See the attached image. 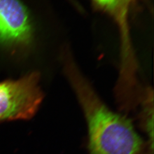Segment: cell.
Returning <instances> with one entry per match:
<instances>
[{"label": "cell", "instance_id": "6da1fadb", "mask_svg": "<svg viewBox=\"0 0 154 154\" xmlns=\"http://www.w3.org/2000/svg\"><path fill=\"white\" fill-rule=\"evenodd\" d=\"M67 74L86 119L90 154H144L130 119L110 110L76 70L69 68Z\"/></svg>", "mask_w": 154, "mask_h": 154}, {"label": "cell", "instance_id": "7a4b0ae2", "mask_svg": "<svg viewBox=\"0 0 154 154\" xmlns=\"http://www.w3.org/2000/svg\"><path fill=\"white\" fill-rule=\"evenodd\" d=\"M39 74L32 72L17 79L0 82V123L32 118L44 99Z\"/></svg>", "mask_w": 154, "mask_h": 154}, {"label": "cell", "instance_id": "3957f363", "mask_svg": "<svg viewBox=\"0 0 154 154\" xmlns=\"http://www.w3.org/2000/svg\"><path fill=\"white\" fill-rule=\"evenodd\" d=\"M32 37V26L20 0H0V45L13 52L24 49Z\"/></svg>", "mask_w": 154, "mask_h": 154}, {"label": "cell", "instance_id": "277c9868", "mask_svg": "<svg viewBox=\"0 0 154 154\" xmlns=\"http://www.w3.org/2000/svg\"><path fill=\"white\" fill-rule=\"evenodd\" d=\"M138 104L141 106V125L148 137L150 153L153 154L154 145V97L152 92L148 90L140 96Z\"/></svg>", "mask_w": 154, "mask_h": 154}, {"label": "cell", "instance_id": "5b68a950", "mask_svg": "<svg viewBox=\"0 0 154 154\" xmlns=\"http://www.w3.org/2000/svg\"><path fill=\"white\" fill-rule=\"evenodd\" d=\"M99 5L102 6L106 9H112L116 8L118 0H94Z\"/></svg>", "mask_w": 154, "mask_h": 154}]
</instances>
